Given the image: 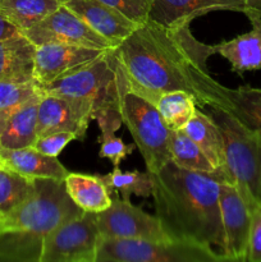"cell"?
Returning a JSON list of instances; mask_svg holds the SVG:
<instances>
[{
    "instance_id": "obj_2",
    "label": "cell",
    "mask_w": 261,
    "mask_h": 262,
    "mask_svg": "<svg viewBox=\"0 0 261 262\" xmlns=\"http://www.w3.org/2000/svg\"><path fill=\"white\" fill-rule=\"evenodd\" d=\"M153 179L155 215L166 235L206 243L224 255L219 194L225 174L186 170L170 161Z\"/></svg>"
},
{
    "instance_id": "obj_33",
    "label": "cell",
    "mask_w": 261,
    "mask_h": 262,
    "mask_svg": "<svg viewBox=\"0 0 261 262\" xmlns=\"http://www.w3.org/2000/svg\"><path fill=\"white\" fill-rule=\"evenodd\" d=\"M17 33H22L18 30L15 26H13L9 20L5 19L2 14H0V40H5L12 36L17 35Z\"/></svg>"
},
{
    "instance_id": "obj_9",
    "label": "cell",
    "mask_w": 261,
    "mask_h": 262,
    "mask_svg": "<svg viewBox=\"0 0 261 262\" xmlns=\"http://www.w3.org/2000/svg\"><path fill=\"white\" fill-rule=\"evenodd\" d=\"M100 238L159 241L169 238L156 215L147 214L129 200L113 194L112 205L96 214Z\"/></svg>"
},
{
    "instance_id": "obj_29",
    "label": "cell",
    "mask_w": 261,
    "mask_h": 262,
    "mask_svg": "<svg viewBox=\"0 0 261 262\" xmlns=\"http://www.w3.org/2000/svg\"><path fill=\"white\" fill-rule=\"evenodd\" d=\"M41 94L35 81L0 82V112L17 106Z\"/></svg>"
},
{
    "instance_id": "obj_4",
    "label": "cell",
    "mask_w": 261,
    "mask_h": 262,
    "mask_svg": "<svg viewBox=\"0 0 261 262\" xmlns=\"http://www.w3.org/2000/svg\"><path fill=\"white\" fill-rule=\"evenodd\" d=\"M38 89L41 94L90 101L94 106V119L104 112L119 110L123 94L128 91L115 48L107 49L86 66Z\"/></svg>"
},
{
    "instance_id": "obj_24",
    "label": "cell",
    "mask_w": 261,
    "mask_h": 262,
    "mask_svg": "<svg viewBox=\"0 0 261 262\" xmlns=\"http://www.w3.org/2000/svg\"><path fill=\"white\" fill-rule=\"evenodd\" d=\"M228 100L230 101L228 113L261 140V89L250 86H241L238 89L228 87Z\"/></svg>"
},
{
    "instance_id": "obj_10",
    "label": "cell",
    "mask_w": 261,
    "mask_h": 262,
    "mask_svg": "<svg viewBox=\"0 0 261 262\" xmlns=\"http://www.w3.org/2000/svg\"><path fill=\"white\" fill-rule=\"evenodd\" d=\"M23 35L35 46L58 42L100 50L117 48L109 40L95 32L66 4H61L45 19L25 31Z\"/></svg>"
},
{
    "instance_id": "obj_31",
    "label": "cell",
    "mask_w": 261,
    "mask_h": 262,
    "mask_svg": "<svg viewBox=\"0 0 261 262\" xmlns=\"http://www.w3.org/2000/svg\"><path fill=\"white\" fill-rule=\"evenodd\" d=\"M100 2L114 7L115 9L120 10L123 14L140 25L147 20L151 7V0H100Z\"/></svg>"
},
{
    "instance_id": "obj_27",
    "label": "cell",
    "mask_w": 261,
    "mask_h": 262,
    "mask_svg": "<svg viewBox=\"0 0 261 262\" xmlns=\"http://www.w3.org/2000/svg\"><path fill=\"white\" fill-rule=\"evenodd\" d=\"M36 188V179L0 165V219L27 201Z\"/></svg>"
},
{
    "instance_id": "obj_21",
    "label": "cell",
    "mask_w": 261,
    "mask_h": 262,
    "mask_svg": "<svg viewBox=\"0 0 261 262\" xmlns=\"http://www.w3.org/2000/svg\"><path fill=\"white\" fill-rule=\"evenodd\" d=\"M64 184L67 193L82 211L97 214L112 205V193L99 176L69 171Z\"/></svg>"
},
{
    "instance_id": "obj_5",
    "label": "cell",
    "mask_w": 261,
    "mask_h": 262,
    "mask_svg": "<svg viewBox=\"0 0 261 262\" xmlns=\"http://www.w3.org/2000/svg\"><path fill=\"white\" fill-rule=\"evenodd\" d=\"M209 115L224 140L227 182L234 184L252 214L261 206V140L225 110L210 107Z\"/></svg>"
},
{
    "instance_id": "obj_12",
    "label": "cell",
    "mask_w": 261,
    "mask_h": 262,
    "mask_svg": "<svg viewBox=\"0 0 261 262\" xmlns=\"http://www.w3.org/2000/svg\"><path fill=\"white\" fill-rule=\"evenodd\" d=\"M219 205L225 239L224 256L228 261H247L251 212L234 184L222 182Z\"/></svg>"
},
{
    "instance_id": "obj_8",
    "label": "cell",
    "mask_w": 261,
    "mask_h": 262,
    "mask_svg": "<svg viewBox=\"0 0 261 262\" xmlns=\"http://www.w3.org/2000/svg\"><path fill=\"white\" fill-rule=\"evenodd\" d=\"M100 233L95 212H82L44 242L40 262H96Z\"/></svg>"
},
{
    "instance_id": "obj_36",
    "label": "cell",
    "mask_w": 261,
    "mask_h": 262,
    "mask_svg": "<svg viewBox=\"0 0 261 262\" xmlns=\"http://www.w3.org/2000/svg\"><path fill=\"white\" fill-rule=\"evenodd\" d=\"M3 2V0H0V3H2Z\"/></svg>"
},
{
    "instance_id": "obj_32",
    "label": "cell",
    "mask_w": 261,
    "mask_h": 262,
    "mask_svg": "<svg viewBox=\"0 0 261 262\" xmlns=\"http://www.w3.org/2000/svg\"><path fill=\"white\" fill-rule=\"evenodd\" d=\"M248 262H261V206L251 214V230L248 241Z\"/></svg>"
},
{
    "instance_id": "obj_15",
    "label": "cell",
    "mask_w": 261,
    "mask_h": 262,
    "mask_svg": "<svg viewBox=\"0 0 261 262\" xmlns=\"http://www.w3.org/2000/svg\"><path fill=\"white\" fill-rule=\"evenodd\" d=\"M216 10L245 13L246 0H151L147 19L171 27Z\"/></svg>"
},
{
    "instance_id": "obj_22",
    "label": "cell",
    "mask_w": 261,
    "mask_h": 262,
    "mask_svg": "<svg viewBox=\"0 0 261 262\" xmlns=\"http://www.w3.org/2000/svg\"><path fill=\"white\" fill-rule=\"evenodd\" d=\"M61 4V0H3L0 14L23 33L55 12Z\"/></svg>"
},
{
    "instance_id": "obj_13",
    "label": "cell",
    "mask_w": 261,
    "mask_h": 262,
    "mask_svg": "<svg viewBox=\"0 0 261 262\" xmlns=\"http://www.w3.org/2000/svg\"><path fill=\"white\" fill-rule=\"evenodd\" d=\"M104 51L106 50L58 42L36 46L33 59V81L38 87L46 86L95 60Z\"/></svg>"
},
{
    "instance_id": "obj_28",
    "label": "cell",
    "mask_w": 261,
    "mask_h": 262,
    "mask_svg": "<svg viewBox=\"0 0 261 262\" xmlns=\"http://www.w3.org/2000/svg\"><path fill=\"white\" fill-rule=\"evenodd\" d=\"M155 106L170 130H181L197 110L194 97L186 91H170L160 95Z\"/></svg>"
},
{
    "instance_id": "obj_3",
    "label": "cell",
    "mask_w": 261,
    "mask_h": 262,
    "mask_svg": "<svg viewBox=\"0 0 261 262\" xmlns=\"http://www.w3.org/2000/svg\"><path fill=\"white\" fill-rule=\"evenodd\" d=\"M82 212L64 181L36 179L35 193L0 219V261L40 262L46 237Z\"/></svg>"
},
{
    "instance_id": "obj_25",
    "label": "cell",
    "mask_w": 261,
    "mask_h": 262,
    "mask_svg": "<svg viewBox=\"0 0 261 262\" xmlns=\"http://www.w3.org/2000/svg\"><path fill=\"white\" fill-rule=\"evenodd\" d=\"M112 194H119L122 199L129 200L130 196H153L154 179L150 171L130 170L124 171L119 166H114L113 171L105 176H99Z\"/></svg>"
},
{
    "instance_id": "obj_34",
    "label": "cell",
    "mask_w": 261,
    "mask_h": 262,
    "mask_svg": "<svg viewBox=\"0 0 261 262\" xmlns=\"http://www.w3.org/2000/svg\"><path fill=\"white\" fill-rule=\"evenodd\" d=\"M245 14L248 19L261 18V0H246Z\"/></svg>"
},
{
    "instance_id": "obj_23",
    "label": "cell",
    "mask_w": 261,
    "mask_h": 262,
    "mask_svg": "<svg viewBox=\"0 0 261 262\" xmlns=\"http://www.w3.org/2000/svg\"><path fill=\"white\" fill-rule=\"evenodd\" d=\"M94 120H96L100 128L99 156L102 159H109L113 166H119L136 147V145H127L122 138L115 136V132L123 124L120 110L104 112L96 115Z\"/></svg>"
},
{
    "instance_id": "obj_18",
    "label": "cell",
    "mask_w": 261,
    "mask_h": 262,
    "mask_svg": "<svg viewBox=\"0 0 261 262\" xmlns=\"http://www.w3.org/2000/svg\"><path fill=\"white\" fill-rule=\"evenodd\" d=\"M250 22V32L216 43V54L227 59L232 71L240 76L261 69V18H253Z\"/></svg>"
},
{
    "instance_id": "obj_6",
    "label": "cell",
    "mask_w": 261,
    "mask_h": 262,
    "mask_svg": "<svg viewBox=\"0 0 261 262\" xmlns=\"http://www.w3.org/2000/svg\"><path fill=\"white\" fill-rule=\"evenodd\" d=\"M223 253L206 243L166 238L159 241L100 238L96 262H222Z\"/></svg>"
},
{
    "instance_id": "obj_11",
    "label": "cell",
    "mask_w": 261,
    "mask_h": 262,
    "mask_svg": "<svg viewBox=\"0 0 261 262\" xmlns=\"http://www.w3.org/2000/svg\"><path fill=\"white\" fill-rule=\"evenodd\" d=\"M91 120H94V106L90 101L42 94L37 110V137L71 132L76 140L83 141Z\"/></svg>"
},
{
    "instance_id": "obj_14",
    "label": "cell",
    "mask_w": 261,
    "mask_h": 262,
    "mask_svg": "<svg viewBox=\"0 0 261 262\" xmlns=\"http://www.w3.org/2000/svg\"><path fill=\"white\" fill-rule=\"evenodd\" d=\"M64 4L114 46L119 45L140 26L120 10L100 0H68Z\"/></svg>"
},
{
    "instance_id": "obj_7",
    "label": "cell",
    "mask_w": 261,
    "mask_h": 262,
    "mask_svg": "<svg viewBox=\"0 0 261 262\" xmlns=\"http://www.w3.org/2000/svg\"><path fill=\"white\" fill-rule=\"evenodd\" d=\"M120 117L140 151L147 171L155 174L171 161V130L164 122L158 107L135 92L123 94Z\"/></svg>"
},
{
    "instance_id": "obj_35",
    "label": "cell",
    "mask_w": 261,
    "mask_h": 262,
    "mask_svg": "<svg viewBox=\"0 0 261 262\" xmlns=\"http://www.w3.org/2000/svg\"><path fill=\"white\" fill-rule=\"evenodd\" d=\"M67 2H68V0H61V3H63V4H64V3H67Z\"/></svg>"
},
{
    "instance_id": "obj_16",
    "label": "cell",
    "mask_w": 261,
    "mask_h": 262,
    "mask_svg": "<svg viewBox=\"0 0 261 262\" xmlns=\"http://www.w3.org/2000/svg\"><path fill=\"white\" fill-rule=\"evenodd\" d=\"M42 95L0 112V147H30L37 138V110Z\"/></svg>"
},
{
    "instance_id": "obj_17",
    "label": "cell",
    "mask_w": 261,
    "mask_h": 262,
    "mask_svg": "<svg viewBox=\"0 0 261 262\" xmlns=\"http://www.w3.org/2000/svg\"><path fill=\"white\" fill-rule=\"evenodd\" d=\"M0 165L31 179L64 181L69 173L58 158L41 154L32 146L23 148L0 147Z\"/></svg>"
},
{
    "instance_id": "obj_1",
    "label": "cell",
    "mask_w": 261,
    "mask_h": 262,
    "mask_svg": "<svg viewBox=\"0 0 261 262\" xmlns=\"http://www.w3.org/2000/svg\"><path fill=\"white\" fill-rule=\"evenodd\" d=\"M189 25L166 27L147 19L115 48L128 91L154 105L165 92L186 91L200 109L228 112V87L212 78L207 68V59L216 54V45L197 40Z\"/></svg>"
},
{
    "instance_id": "obj_26",
    "label": "cell",
    "mask_w": 261,
    "mask_h": 262,
    "mask_svg": "<svg viewBox=\"0 0 261 262\" xmlns=\"http://www.w3.org/2000/svg\"><path fill=\"white\" fill-rule=\"evenodd\" d=\"M169 145H170L171 163L178 165L179 168L207 174L222 171L214 168L199 145L192 138H189L183 129L171 130Z\"/></svg>"
},
{
    "instance_id": "obj_30",
    "label": "cell",
    "mask_w": 261,
    "mask_h": 262,
    "mask_svg": "<svg viewBox=\"0 0 261 262\" xmlns=\"http://www.w3.org/2000/svg\"><path fill=\"white\" fill-rule=\"evenodd\" d=\"M74 140H76V136L71 132L49 133V135L40 136V137L36 138L32 147L40 151L41 154L58 158L61 151L66 148V146Z\"/></svg>"
},
{
    "instance_id": "obj_20",
    "label": "cell",
    "mask_w": 261,
    "mask_h": 262,
    "mask_svg": "<svg viewBox=\"0 0 261 262\" xmlns=\"http://www.w3.org/2000/svg\"><path fill=\"white\" fill-rule=\"evenodd\" d=\"M183 130L199 145L214 168L216 170L224 171L227 177L224 140L214 119L209 114H205L204 112L197 109L193 117L184 125Z\"/></svg>"
},
{
    "instance_id": "obj_19",
    "label": "cell",
    "mask_w": 261,
    "mask_h": 262,
    "mask_svg": "<svg viewBox=\"0 0 261 262\" xmlns=\"http://www.w3.org/2000/svg\"><path fill=\"white\" fill-rule=\"evenodd\" d=\"M35 50L23 33L0 40V82L33 81Z\"/></svg>"
}]
</instances>
